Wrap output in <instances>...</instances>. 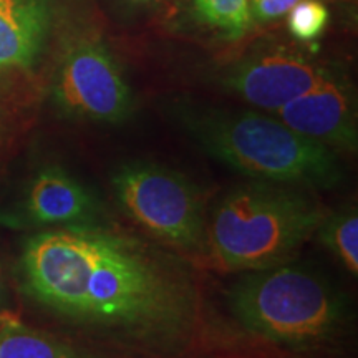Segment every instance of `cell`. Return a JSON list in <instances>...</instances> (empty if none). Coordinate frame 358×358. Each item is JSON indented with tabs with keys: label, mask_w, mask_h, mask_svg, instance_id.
I'll return each mask as SVG.
<instances>
[{
	"label": "cell",
	"mask_w": 358,
	"mask_h": 358,
	"mask_svg": "<svg viewBox=\"0 0 358 358\" xmlns=\"http://www.w3.org/2000/svg\"><path fill=\"white\" fill-rule=\"evenodd\" d=\"M19 275L27 297L98 340L169 358L198 334L199 289L185 259L101 219L30 236Z\"/></svg>",
	"instance_id": "6da1fadb"
},
{
	"label": "cell",
	"mask_w": 358,
	"mask_h": 358,
	"mask_svg": "<svg viewBox=\"0 0 358 358\" xmlns=\"http://www.w3.org/2000/svg\"><path fill=\"white\" fill-rule=\"evenodd\" d=\"M325 214L310 189L250 179L214 204L199 257L222 274L287 262L315 234Z\"/></svg>",
	"instance_id": "7a4b0ae2"
},
{
	"label": "cell",
	"mask_w": 358,
	"mask_h": 358,
	"mask_svg": "<svg viewBox=\"0 0 358 358\" xmlns=\"http://www.w3.org/2000/svg\"><path fill=\"white\" fill-rule=\"evenodd\" d=\"M226 307L244 332L292 350L338 337L348 312L332 282L290 261L243 272L226 290Z\"/></svg>",
	"instance_id": "3957f363"
},
{
	"label": "cell",
	"mask_w": 358,
	"mask_h": 358,
	"mask_svg": "<svg viewBox=\"0 0 358 358\" xmlns=\"http://www.w3.org/2000/svg\"><path fill=\"white\" fill-rule=\"evenodd\" d=\"M185 124L206 153L250 179L317 189L343 178L338 156L257 111H204L185 116Z\"/></svg>",
	"instance_id": "277c9868"
},
{
	"label": "cell",
	"mask_w": 358,
	"mask_h": 358,
	"mask_svg": "<svg viewBox=\"0 0 358 358\" xmlns=\"http://www.w3.org/2000/svg\"><path fill=\"white\" fill-rule=\"evenodd\" d=\"M116 206L151 239L199 257L206 234L203 192L189 178L155 161H127L110 178Z\"/></svg>",
	"instance_id": "5b68a950"
},
{
	"label": "cell",
	"mask_w": 358,
	"mask_h": 358,
	"mask_svg": "<svg viewBox=\"0 0 358 358\" xmlns=\"http://www.w3.org/2000/svg\"><path fill=\"white\" fill-rule=\"evenodd\" d=\"M62 113L96 124L122 123L133 111V92L108 45L82 35L66 45L52 82Z\"/></svg>",
	"instance_id": "8992f818"
},
{
	"label": "cell",
	"mask_w": 358,
	"mask_h": 358,
	"mask_svg": "<svg viewBox=\"0 0 358 358\" xmlns=\"http://www.w3.org/2000/svg\"><path fill=\"white\" fill-rule=\"evenodd\" d=\"M332 71L289 48L254 53L236 64L224 85L256 108L272 111L302 96Z\"/></svg>",
	"instance_id": "52a82bcc"
},
{
	"label": "cell",
	"mask_w": 358,
	"mask_h": 358,
	"mask_svg": "<svg viewBox=\"0 0 358 358\" xmlns=\"http://www.w3.org/2000/svg\"><path fill=\"white\" fill-rule=\"evenodd\" d=\"M277 118L295 133L329 146L357 150V115L350 87L329 75L302 96L275 111Z\"/></svg>",
	"instance_id": "ba28073f"
},
{
	"label": "cell",
	"mask_w": 358,
	"mask_h": 358,
	"mask_svg": "<svg viewBox=\"0 0 358 358\" xmlns=\"http://www.w3.org/2000/svg\"><path fill=\"white\" fill-rule=\"evenodd\" d=\"M12 217L25 227L55 229L98 221L100 206L77 178L52 164L34 174Z\"/></svg>",
	"instance_id": "9c48e42d"
},
{
	"label": "cell",
	"mask_w": 358,
	"mask_h": 358,
	"mask_svg": "<svg viewBox=\"0 0 358 358\" xmlns=\"http://www.w3.org/2000/svg\"><path fill=\"white\" fill-rule=\"evenodd\" d=\"M52 19L50 0H0V75L32 69Z\"/></svg>",
	"instance_id": "30bf717a"
},
{
	"label": "cell",
	"mask_w": 358,
	"mask_h": 358,
	"mask_svg": "<svg viewBox=\"0 0 358 358\" xmlns=\"http://www.w3.org/2000/svg\"><path fill=\"white\" fill-rule=\"evenodd\" d=\"M0 358H113L15 320L0 325Z\"/></svg>",
	"instance_id": "8fae6325"
},
{
	"label": "cell",
	"mask_w": 358,
	"mask_h": 358,
	"mask_svg": "<svg viewBox=\"0 0 358 358\" xmlns=\"http://www.w3.org/2000/svg\"><path fill=\"white\" fill-rule=\"evenodd\" d=\"M315 234H319L322 244L350 274H358V213L355 206L325 214Z\"/></svg>",
	"instance_id": "7c38bea8"
},
{
	"label": "cell",
	"mask_w": 358,
	"mask_h": 358,
	"mask_svg": "<svg viewBox=\"0 0 358 358\" xmlns=\"http://www.w3.org/2000/svg\"><path fill=\"white\" fill-rule=\"evenodd\" d=\"M192 10L203 24L231 38H239L252 25L249 0H191Z\"/></svg>",
	"instance_id": "4fadbf2b"
},
{
	"label": "cell",
	"mask_w": 358,
	"mask_h": 358,
	"mask_svg": "<svg viewBox=\"0 0 358 358\" xmlns=\"http://www.w3.org/2000/svg\"><path fill=\"white\" fill-rule=\"evenodd\" d=\"M329 10L319 0H299L289 10V30L295 38L312 42L324 32Z\"/></svg>",
	"instance_id": "5bb4252c"
},
{
	"label": "cell",
	"mask_w": 358,
	"mask_h": 358,
	"mask_svg": "<svg viewBox=\"0 0 358 358\" xmlns=\"http://www.w3.org/2000/svg\"><path fill=\"white\" fill-rule=\"evenodd\" d=\"M297 2L299 0H254L250 13H252V19L272 20L289 13Z\"/></svg>",
	"instance_id": "9a60e30c"
},
{
	"label": "cell",
	"mask_w": 358,
	"mask_h": 358,
	"mask_svg": "<svg viewBox=\"0 0 358 358\" xmlns=\"http://www.w3.org/2000/svg\"><path fill=\"white\" fill-rule=\"evenodd\" d=\"M118 2L128 8H141L153 6V3L159 2V0H118Z\"/></svg>",
	"instance_id": "2e32d148"
},
{
	"label": "cell",
	"mask_w": 358,
	"mask_h": 358,
	"mask_svg": "<svg viewBox=\"0 0 358 358\" xmlns=\"http://www.w3.org/2000/svg\"><path fill=\"white\" fill-rule=\"evenodd\" d=\"M3 299H6V277H3V267L0 264V307H2Z\"/></svg>",
	"instance_id": "e0dca14e"
}]
</instances>
